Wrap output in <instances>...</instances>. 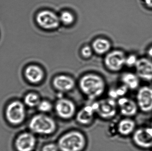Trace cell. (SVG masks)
Listing matches in <instances>:
<instances>
[{"label":"cell","instance_id":"cell-1","mask_svg":"<svg viewBox=\"0 0 152 151\" xmlns=\"http://www.w3.org/2000/svg\"><path fill=\"white\" fill-rule=\"evenodd\" d=\"M80 88L84 95L91 99L99 97L105 90V83L100 76L96 74H87L80 81Z\"/></svg>","mask_w":152,"mask_h":151},{"label":"cell","instance_id":"cell-2","mask_svg":"<svg viewBox=\"0 0 152 151\" xmlns=\"http://www.w3.org/2000/svg\"><path fill=\"white\" fill-rule=\"evenodd\" d=\"M86 144L84 135L78 131H74L63 135L59 140L58 145L61 151H81Z\"/></svg>","mask_w":152,"mask_h":151},{"label":"cell","instance_id":"cell-3","mask_svg":"<svg viewBox=\"0 0 152 151\" xmlns=\"http://www.w3.org/2000/svg\"><path fill=\"white\" fill-rule=\"evenodd\" d=\"M30 130L39 134L48 135L53 134L56 130L55 121L49 116L39 114L34 116L29 122Z\"/></svg>","mask_w":152,"mask_h":151},{"label":"cell","instance_id":"cell-4","mask_svg":"<svg viewBox=\"0 0 152 151\" xmlns=\"http://www.w3.org/2000/svg\"><path fill=\"white\" fill-rule=\"evenodd\" d=\"M136 102L139 110L145 113L152 112V87L149 85L140 86L137 90Z\"/></svg>","mask_w":152,"mask_h":151},{"label":"cell","instance_id":"cell-5","mask_svg":"<svg viewBox=\"0 0 152 151\" xmlns=\"http://www.w3.org/2000/svg\"><path fill=\"white\" fill-rule=\"evenodd\" d=\"M92 105L95 113L103 118H110L117 113L118 104L113 98L102 99Z\"/></svg>","mask_w":152,"mask_h":151},{"label":"cell","instance_id":"cell-6","mask_svg":"<svg viewBox=\"0 0 152 151\" xmlns=\"http://www.w3.org/2000/svg\"><path fill=\"white\" fill-rule=\"evenodd\" d=\"M5 113L6 118L10 123L15 125L20 124L26 117L25 106L19 101H13L8 105Z\"/></svg>","mask_w":152,"mask_h":151},{"label":"cell","instance_id":"cell-7","mask_svg":"<svg viewBox=\"0 0 152 151\" xmlns=\"http://www.w3.org/2000/svg\"><path fill=\"white\" fill-rule=\"evenodd\" d=\"M37 24L43 29L52 30L57 28L61 22L59 17L51 11H42L37 15Z\"/></svg>","mask_w":152,"mask_h":151},{"label":"cell","instance_id":"cell-8","mask_svg":"<svg viewBox=\"0 0 152 151\" xmlns=\"http://www.w3.org/2000/svg\"><path fill=\"white\" fill-rule=\"evenodd\" d=\"M132 136V141L137 148L143 150L152 149V136L146 126L137 128Z\"/></svg>","mask_w":152,"mask_h":151},{"label":"cell","instance_id":"cell-9","mask_svg":"<svg viewBox=\"0 0 152 151\" xmlns=\"http://www.w3.org/2000/svg\"><path fill=\"white\" fill-rule=\"evenodd\" d=\"M127 56L124 51L115 50L110 52L105 56L104 63L106 67L111 71L118 72L126 65Z\"/></svg>","mask_w":152,"mask_h":151},{"label":"cell","instance_id":"cell-10","mask_svg":"<svg viewBox=\"0 0 152 151\" xmlns=\"http://www.w3.org/2000/svg\"><path fill=\"white\" fill-rule=\"evenodd\" d=\"M134 68L136 74L140 79L152 82V59L147 56L139 58Z\"/></svg>","mask_w":152,"mask_h":151},{"label":"cell","instance_id":"cell-11","mask_svg":"<svg viewBox=\"0 0 152 151\" xmlns=\"http://www.w3.org/2000/svg\"><path fill=\"white\" fill-rule=\"evenodd\" d=\"M55 110L59 117L64 119H69L75 115L76 107L72 101L66 98H61L57 101Z\"/></svg>","mask_w":152,"mask_h":151},{"label":"cell","instance_id":"cell-12","mask_svg":"<svg viewBox=\"0 0 152 151\" xmlns=\"http://www.w3.org/2000/svg\"><path fill=\"white\" fill-rule=\"evenodd\" d=\"M117 104L121 113L127 118H131L135 116L139 111L136 101L128 98H119Z\"/></svg>","mask_w":152,"mask_h":151},{"label":"cell","instance_id":"cell-13","mask_svg":"<svg viewBox=\"0 0 152 151\" xmlns=\"http://www.w3.org/2000/svg\"><path fill=\"white\" fill-rule=\"evenodd\" d=\"M36 140L34 135L24 133L20 135L16 139L15 146L18 151H32L34 149Z\"/></svg>","mask_w":152,"mask_h":151},{"label":"cell","instance_id":"cell-14","mask_svg":"<svg viewBox=\"0 0 152 151\" xmlns=\"http://www.w3.org/2000/svg\"><path fill=\"white\" fill-rule=\"evenodd\" d=\"M53 85L57 90L61 92H67L73 89L75 86L74 80L69 76L61 75L53 79Z\"/></svg>","mask_w":152,"mask_h":151},{"label":"cell","instance_id":"cell-15","mask_svg":"<svg viewBox=\"0 0 152 151\" xmlns=\"http://www.w3.org/2000/svg\"><path fill=\"white\" fill-rule=\"evenodd\" d=\"M25 75L26 79L30 83L37 84L42 80L44 77V73L40 66L32 65L26 68Z\"/></svg>","mask_w":152,"mask_h":151},{"label":"cell","instance_id":"cell-16","mask_svg":"<svg viewBox=\"0 0 152 151\" xmlns=\"http://www.w3.org/2000/svg\"><path fill=\"white\" fill-rule=\"evenodd\" d=\"M136 129V123L131 118L126 117L121 120L118 124V131L123 136L132 135Z\"/></svg>","mask_w":152,"mask_h":151},{"label":"cell","instance_id":"cell-17","mask_svg":"<svg viewBox=\"0 0 152 151\" xmlns=\"http://www.w3.org/2000/svg\"><path fill=\"white\" fill-rule=\"evenodd\" d=\"M121 81L123 85L130 90H137L140 87L141 79L136 73L126 72L121 77Z\"/></svg>","mask_w":152,"mask_h":151},{"label":"cell","instance_id":"cell-18","mask_svg":"<svg viewBox=\"0 0 152 151\" xmlns=\"http://www.w3.org/2000/svg\"><path fill=\"white\" fill-rule=\"evenodd\" d=\"M95 113L92 105H87L82 108L77 116L78 122L83 125H88L92 122Z\"/></svg>","mask_w":152,"mask_h":151},{"label":"cell","instance_id":"cell-19","mask_svg":"<svg viewBox=\"0 0 152 151\" xmlns=\"http://www.w3.org/2000/svg\"><path fill=\"white\" fill-rule=\"evenodd\" d=\"M94 51L99 55L107 53L111 48V44L108 40L103 38H98L94 41L92 44Z\"/></svg>","mask_w":152,"mask_h":151},{"label":"cell","instance_id":"cell-20","mask_svg":"<svg viewBox=\"0 0 152 151\" xmlns=\"http://www.w3.org/2000/svg\"><path fill=\"white\" fill-rule=\"evenodd\" d=\"M25 104L29 107H34L38 106L41 100L39 96L35 93H29L25 97Z\"/></svg>","mask_w":152,"mask_h":151},{"label":"cell","instance_id":"cell-21","mask_svg":"<svg viewBox=\"0 0 152 151\" xmlns=\"http://www.w3.org/2000/svg\"><path fill=\"white\" fill-rule=\"evenodd\" d=\"M59 17L60 22L67 25L73 24L75 20V17L73 14L67 11L61 12Z\"/></svg>","mask_w":152,"mask_h":151},{"label":"cell","instance_id":"cell-22","mask_svg":"<svg viewBox=\"0 0 152 151\" xmlns=\"http://www.w3.org/2000/svg\"><path fill=\"white\" fill-rule=\"evenodd\" d=\"M129 89L125 85H123L117 89L113 90L110 92V95L112 98H120L124 97L126 94Z\"/></svg>","mask_w":152,"mask_h":151},{"label":"cell","instance_id":"cell-23","mask_svg":"<svg viewBox=\"0 0 152 151\" xmlns=\"http://www.w3.org/2000/svg\"><path fill=\"white\" fill-rule=\"evenodd\" d=\"M38 109L40 111L42 112H48L50 111L52 109V105L49 101H41L38 105Z\"/></svg>","mask_w":152,"mask_h":151},{"label":"cell","instance_id":"cell-24","mask_svg":"<svg viewBox=\"0 0 152 151\" xmlns=\"http://www.w3.org/2000/svg\"><path fill=\"white\" fill-rule=\"evenodd\" d=\"M139 57L136 54H131L127 56L126 65L129 67H134L137 63Z\"/></svg>","mask_w":152,"mask_h":151},{"label":"cell","instance_id":"cell-25","mask_svg":"<svg viewBox=\"0 0 152 151\" xmlns=\"http://www.w3.org/2000/svg\"><path fill=\"white\" fill-rule=\"evenodd\" d=\"M93 51L94 50L92 48L89 46H86L81 49V55L85 58H88L92 56Z\"/></svg>","mask_w":152,"mask_h":151},{"label":"cell","instance_id":"cell-26","mask_svg":"<svg viewBox=\"0 0 152 151\" xmlns=\"http://www.w3.org/2000/svg\"><path fill=\"white\" fill-rule=\"evenodd\" d=\"M58 145L51 143L45 145L42 149V151H58Z\"/></svg>","mask_w":152,"mask_h":151},{"label":"cell","instance_id":"cell-27","mask_svg":"<svg viewBox=\"0 0 152 151\" xmlns=\"http://www.w3.org/2000/svg\"><path fill=\"white\" fill-rule=\"evenodd\" d=\"M144 7L149 10H152V0H142Z\"/></svg>","mask_w":152,"mask_h":151},{"label":"cell","instance_id":"cell-28","mask_svg":"<svg viewBox=\"0 0 152 151\" xmlns=\"http://www.w3.org/2000/svg\"><path fill=\"white\" fill-rule=\"evenodd\" d=\"M146 56L152 59V44L149 46L146 49Z\"/></svg>","mask_w":152,"mask_h":151},{"label":"cell","instance_id":"cell-29","mask_svg":"<svg viewBox=\"0 0 152 151\" xmlns=\"http://www.w3.org/2000/svg\"><path fill=\"white\" fill-rule=\"evenodd\" d=\"M147 130L149 131V133L152 135V117L151 119V123H150V126H146Z\"/></svg>","mask_w":152,"mask_h":151},{"label":"cell","instance_id":"cell-30","mask_svg":"<svg viewBox=\"0 0 152 151\" xmlns=\"http://www.w3.org/2000/svg\"><path fill=\"white\" fill-rule=\"evenodd\" d=\"M151 151H152V149H151Z\"/></svg>","mask_w":152,"mask_h":151}]
</instances>
